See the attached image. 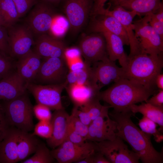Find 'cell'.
I'll return each mask as SVG.
<instances>
[{"instance_id":"34","label":"cell","mask_w":163,"mask_h":163,"mask_svg":"<svg viewBox=\"0 0 163 163\" xmlns=\"http://www.w3.org/2000/svg\"><path fill=\"white\" fill-rule=\"evenodd\" d=\"M69 123L76 132L86 139L88 133V126L82 123L78 117L72 113L69 116Z\"/></svg>"},{"instance_id":"30","label":"cell","mask_w":163,"mask_h":163,"mask_svg":"<svg viewBox=\"0 0 163 163\" xmlns=\"http://www.w3.org/2000/svg\"><path fill=\"white\" fill-rule=\"evenodd\" d=\"M34 155L31 157L22 161V163H51L54 158L45 144L40 142Z\"/></svg>"},{"instance_id":"50","label":"cell","mask_w":163,"mask_h":163,"mask_svg":"<svg viewBox=\"0 0 163 163\" xmlns=\"http://www.w3.org/2000/svg\"><path fill=\"white\" fill-rule=\"evenodd\" d=\"M45 1L51 3H57L59 2L61 0H43Z\"/></svg>"},{"instance_id":"26","label":"cell","mask_w":163,"mask_h":163,"mask_svg":"<svg viewBox=\"0 0 163 163\" xmlns=\"http://www.w3.org/2000/svg\"><path fill=\"white\" fill-rule=\"evenodd\" d=\"M129 110L133 115L139 113L154 122L160 127L158 130L163 133V106L157 107L142 102L139 105L134 104L131 106Z\"/></svg>"},{"instance_id":"27","label":"cell","mask_w":163,"mask_h":163,"mask_svg":"<svg viewBox=\"0 0 163 163\" xmlns=\"http://www.w3.org/2000/svg\"><path fill=\"white\" fill-rule=\"evenodd\" d=\"M162 3L161 0H125L119 5L135 11L137 15H145L155 13Z\"/></svg>"},{"instance_id":"24","label":"cell","mask_w":163,"mask_h":163,"mask_svg":"<svg viewBox=\"0 0 163 163\" xmlns=\"http://www.w3.org/2000/svg\"><path fill=\"white\" fill-rule=\"evenodd\" d=\"M18 159L16 128L11 127L0 142V163H15Z\"/></svg>"},{"instance_id":"32","label":"cell","mask_w":163,"mask_h":163,"mask_svg":"<svg viewBox=\"0 0 163 163\" xmlns=\"http://www.w3.org/2000/svg\"><path fill=\"white\" fill-rule=\"evenodd\" d=\"M100 101L99 97H97L78 107L88 113L93 121L98 116L102 111L103 105L101 104Z\"/></svg>"},{"instance_id":"4","label":"cell","mask_w":163,"mask_h":163,"mask_svg":"<svg viewBox=\"0 0 163 163\" xmlns=\"http://www.w3.org/2000/svg\"><path fill=\"white\" fill-rule=\"evenodd\" d=\"M6 101L3 111L10 126L27 132L34 129L33 107L25 93Z\"/></svg>"},{"instance_id":"47","label":"cell","mask_w":163,"mask_h":163,"mask_svg":"<svg viewBox=\"0 0 163 163\" xmlns=\"http://www.w3.org/2000/svg\"><path fill=\"white\" fill-rule=\"evenodd\" d=\"M155 84L159 90H163V74L161 73L158 75L156 76Z\"/></svg>"},{"instance_id":"17","label":"cell","mask_w":163,"mask_h":163,"mask_svg":"<svg viewBox=\"0 0 163 163\" xmlns=\"http://www.w3.org/2000/svg\"><path fill=\"white\" fill-rule=\"evenodd\" d=\"M90 26L92 33L108 32L118 36L124 45H129L127 34L121 24L115 17L105 14H98L92 16Z\"/></svg>"},{"instance_id":"36","label":"cell","mask_w":163,"mask_h":163,"mask_svg":"<svg viewBox=\"0 0 163 163\" xmlns=\"http://www.w3.org/2000/svg\"><path fill=\"white\" fill-rule=\"evenodd\" d=\"M12 64L6 54L0 51V80L10 72Z\"/></svg>"},{"instance_id":"53","label":"cell","mask_w":163,"mask_h":163,"mask_svg":"<svg viewBox=\"0 0 163 163\" xmlns=\"http://www.w3.org/2000/svg\"></svg>"},{"instance_id":"31","label":"cell","mask_w":163,"mask_h":163,"mask_svg":"<svg viewBox=\"0 0 163 163\" xmlns=\"http://www.w3.org/2000/svg\"><path fill=\"white\" fill-rule=\"evenodd\" d=\"M157 124L154 122L144 116L139 120L138 123L142 131L145 133L153 135L155 141L160 142L163 141V135L157 129Z\"/></svg>"},{"instance_id":"21","label":"cell","mask_w":163,"mask_h":163,"mask_svg":"<svg viewBox=\"0 0 163 163\" xmlns=\"http://www.w3.org/2000/svg\"><path fill=\"white\" fill-rule=\"evenodd\" d=\"M65 88L74 105L79 107L92 99L98 97L101 88L91 84L74 83L67 85Z\"/></svg>"},{"instance_id":"1","label":"cell","mask_w":163,"mask_h":163,"mask_svg":"<svg viewBox=\"0 0 163 163\" xmlns=\"http://www.w3.org/2000/svg\"><path fill=\"white\" fill-rule=\"evenodd\" d=\"M117 124V136L126 142L143 163H162L163 152L157 151L151 141L152 135L143 132L132 121L129 110L109 113Z\"/></svg>"},{"instance_id":"40","label":"cell","mask_w":163,"mask_h":163,"mask_svg":"<svg viewBox=\"0 0 163 163\" xmlns=\"http://www.w3.org/2000/svg\"><path fill=\"white\" fill-rule=\"evenodd\" d=\"M7 28L0 27V51L6 54L10 53L8 37Z\"/></svg>"},{"instance_id":"37","label":"cell","mask_w":163,"mask_h":163,"mask_svg":"<svg viewBox=\"0 0 163 163\" xmlns=\"http://www.w3.org/2000/svg\"><path fill=\"white\" fill-rule=\"evenodd\" d=\"M19 18L24 16L33 5L35 0H12Z\"/></svg>"},{"instance_id":"42","label":"cell","mask_w":163,"mask_h":163,"mask_svg":"<svg viewBox=\"0 0 163 163\" xmlns=\"http://www.w3.org/2000/svg\"><path fill=\"white\" fill-rule=\"evenodd\" d=\"M72 113L75 115L83 124L88 126L92 121L88 113L78 107H74Z\"/></svg>"},{"instance_id":"5","label":"cell","mask_w":163,"mask_h":163,"mask_svg":"<svg viewBox=\"0 0 163 163\" xmlns=\"http://www.w3.org/2000/svg\"><path fill=\"white\" fill-rule=\"evenodd\" d=\"M149 14L133 21V30L141 52L153 56L163 54V40L149 24Z\"/></svg>"},{"instance_id":"25","label":"cell","mask_w":163,"mask_h":163,"mask_svg":"<svg viewBox=\"0 0 163 163\" xmlns=\"http://www.w3.org/2000/svg\"><path fill=\"white\" fill-rule=\"evenodd\" d=\"M40 142L35 135L16 128L18 162L34 153Z\"/></svg>"},{"instance_id":"14","label":"cell","mask_w":163,"mask_h":163,"mask_svg":"<svg viewBox=\"0 0 163 163\" xmlns=\"http://www.w3.org/2000/svg\"><path fill=\"white\" fill-rule=\"evenodd\" d=\"M110 7L104 8L98 14H105L112 16L120 22L128 36L130 46V53L128 57L132 56L141 52L138 41L136 38L133 30V20L137 14L133 11H128L120 5L114 6L112 10Z\"/></svg>"},{"instance_id":"39","label":"cell","mask_w":163,"mask_h":163,"mask_svg":"<svg viewBox=\"0 0 163 163\" xmlns=\"http://www.w3.org/2000/svg\"><path fill=\"white\" fill-rule=\"evenodd\" d=\"M78 163H110L98 150Z\"/></svg>"},{"instance_id":"23","label":"cell","mask_w":163,"mask_h":163,"mask_svg":"<svg viewBox=\"0 0 163 163\" xmlns=\"http://www.w3.org/2000/svg\"><path fill=\"white\" fill-rule=\"evenodd\" d=\"M101 33L106 40L107 50L110 60L114 62L118 60L121 67L125 68L128 60V56L124 50V45L122 39L118 36L110 33Z\"/></svg>"},{"instance_id":"3","label":"cell","mask_w":163,"mask_h":163,"mask_svg":"<svg viewBox=\"0 0 163 163\" xmlns=\"http://www.w3.org/2000/svg\"><path fill=\"white\" fill-rule=\"evenodd\" d=\"M128 58L125 78L155 89L156 78L163 67V54L153 56L141 52Z\"/></svg>"},{"instance_id":"51","label":"cell","mask_w":163,"mask_h":163,"mask_svg":"<svg viewBox=\"0 0 163 163\" xmlns=\"http://www.w3.org/2000/svg\"><path fill=\"white\" fill-rule=\"evenodd\" d=\"M1 26H3L6 27L5 24L3 19L0 14V27Z\"/></svg>"},{"instance_id":"20","label":"cell","mask_w":163,"mask_h":163,"mask_svg":"<svg viewBox=\"0 0 163 163\" xmlns=\"http://www.w3.org/2000/svg\"><path fill=\"white\" fill-rule=\"evenodd\" d=\"M66 49L64 43L61 40L44 34L39 35L35 51L45 59L51 57L65 59Z\"/></svg>"},{"instance_id":"48","label":"cell","mask_w":163,"mask_h":163,"mask_svg":"<svg viewBox=\"0 0 163 163\" xmlns=\"http://www.w3.org/2000/svg\"><path fill=\"white\" fill-rule=\"evenodd\" d=\"M155 18L159 21L163 23V4H161L159 8L157 11L154 13Z\"/></svg>"},{"instance_id":"46","label":"cell","mask_w":163,"mask_h":163,"mask_svg":"<svg viewBox=\"0 0 163 163\" xmlns=\"http://www.w3.org/2000/svg\"><path fill=\"white\" fill-rule=\"evenodd\" d=\"M70 71H73L83 68L85 62L80 60H75L67 63Z\"/></svg>"},{"instance_id":"52","label":"cell","mask_w":163,"mask_h":163,"mask_svg":"<svg viewBox=\"0 0 163 163\" xmlns=\"http://www.w3.org/2000/svg\"></svg>"},{"instance_id":"2","label":"cell","mask_w":163,"mask_h":163,"mask_svg":"<svg viewBox=\"0 0 163 163\" xmlns=\"http://www.w3.org/2000/svg\"><path fill=\"white\" fill-rule=\"evenodd\" d=\"M156 90L146 87L126 78L114 83L107 89L100 91L98 97L109 104L114 111L129 110L131 105L145 102Z\"/></svg>"},{"instance_id":"12","label":"cell","mask_w":163,"mask_h":163,"mask_svg":"<svg viewBox=\"0 0 163 163\" xmlns=\"http://www.w3.org/2000/svg\"><path fill=\"white\" fill-rule=\"evenodd\" d=\"M92 0H66L63 10L69 22L70 31L78 32L85 24L93 7Z\"/></svg>"},{"instance_id":"45","label":"cell","mask_w":163,"mask_h":163,"mask_svg":"<svg viewBox=\"0 0 163 163\" xmlns=\"http://www.w3.org/2000/svg\"><path fill=\"white\" fill-rule=\"evenodd\" d=\"M107 0H94L93 6L90 14L92 16L97 15L104 8V4Z\"/></svg>"},{"instance_id":"7","label":"cell","mask_w":163,"mask_h":163,"mask_svg":"<svg viewBox=\"0 0 163 163\" xmlns=\"http://www.w3.org/2000/svg\"><path fill=\"white\" fill-rule=\"evenodd\" d=\"M95 142L100 151L110 163L139 162V156L129 149L123 140L118 136L113 140Z\"/></svg>"},{"instance_id":"38","label":"cell","mask_w":163,"mask_h":163,"mask_svg":"<svg viewBox=\"0 0 163 163\" xmlns=\"http://www.w3.org/2000/svg\"><path fill=\"white\" fill-rule=\"evenodd\" d=\"M66 140L79 145L85 144L87 141L86 139L76 132L69 124Z\"/></svg>"},{"instance_id":"9","label":"cell","mask_w":163,"mask_h":163,"mask_svg":"<svg viewBox=\"0 0 163 163\" xmlns=\"http://www.w3.org/2000/svg\"><path fill=\"white\" fill-rule=\"evenodd\" d=\"M68 67L64 58L45 59L42 62L35 79L40 83L47 85L64 83L68 74Z\"/></svg>"},{"instance_id":"29","label":"cell","mask_w":163,"mask_h":163,"mask_svg":"<svg viewBox=\"0 0 163 163\" xmlns=\"http://www.w3.org/2000/svg\"><path fill=\"white\" fill-rule=\"evenodd\" d=\"M0 14L7 28L13 26L19 18L12 0H0Z\"/></svg>"},{"instance_id":"11","label":"cell","mask_w":163,"mask_h":163,"mask_svg":"<svg viewBox=\"0 0 163 163\" xmlns=\"http://www.w3.org/2000/svg\"><path fill=\"white\" fill-rule=\"evenodd\" d=\"M79 50L85 60L90 64L109 59L106 40L102 33H93L82 38Z\"/></svg>"},{"instance_id":"18","label":"cell","mask_w":163,"mask_h":163,"mask_svg":"<svg viewBox=\"0 0 163 163\" xmlns=\"http://www.w3.org/2000/svg\"><path fill=\"white\" fill-rule=\"evenodd\" d=\"M69 116L64 108L55 110L51 121L53 130L51 137L47 139L48 145L54 149L65 141L69 124Z\"/></svg>"},{"instance_id":"16","label":"cell","mask_w":163,"mask_h":163,"mask_svg":"<svg viewBox=\"0 0 163 163\" xmlns=\"http://www.w3.org/2000/svg\"><path fill=\"white\" fill-rule=\"evenodd\" d=\"M52 8L45 3H40L32 11L27 19V27L37 34H46L52 27L54 19Z\"/></svg>"},{"instance_id":"19","label":"cell","mask_w":163,"mask_h":163,"mask_svg":"<svg viewBox=\"0 0 163 163\" xmlns=\"http://www.w3.org/2000/svg\"><path fill=\"white\" fill-rule=\"evenodd\" d=\"M27 84L17 72H11L0 80V100L9 101L24 94Z\"/></svg>"},{"instance_id":"43","label":"cell","mask_w":163,"mask_h":163,"mask_svg":"<svg viewBox=\"0 0 163 163\" xmlns=\"http://www.w3.org/2000/svg\"><path fill=\"white\" fill-rule=\"evenodd\" d=\"M10 128L3 111L0 109V142L6 136Z\"/></svg>"},{"instance_id":"15","label":"cell","mask_w":163,"mask_h":163,"mask_svg":"<svg viewBox=\"0 0 163 163\" xmlns=\"http://www.w3.org/2000/svg\"><path fill=\"white\" fill-rule=\"evenodd\" d=\"M8 28L10 53L13 56L20 57L30 52L34 41L32 32L28 27L13 26Z\"/></svg>"},{"instance_id":"41","label":"cell","mask_w":163,"mask_h":163,"mask_svg":"<svg viewBox=\"0 0 163 163\" xmlns=\"http://www.w3.org/2000/svg\"><path fill=\"white\" fill-rule=\"evenodd\" d=\"M149 14V24L163 40V23L158 20L155 17L153 13Z\"/></svg>"},{"instance_id":"10","label":"cell","mask_w":163,"mask_h":163,"mask_svg":"<svg viewBox=\"0 0 163 163\" xmlns=\"http://www.w3.org/2000/svg\"><path fill=\"white\" fill-rule=\"evenodd\" d=\"M66 84L46 85L27 83V88L32 93L37 104L49 107L50 109L58 110L63 108L61 95Z\"/></svg>"},{"instance_id":"35","label":"cell","mask_w":163,"mask_h":163,"mask_svg":"<svg viewBox=\"0 0 163 163\" xmlns=\"http://www.w3.org/2000/svg\"><path fill=\"white\" fill-rule=\"evenodd\" d=\"M33 113L39 121H50L52 117L50 109L44 105L37 104L33 107Z\"/></svg>"},{"instance_id":"28","label":"cell","mask_w":163,"mask_h":163,"mask_svg":"<svg viewBox=\"0 0 163 163\" xmlns=\"http://www.w3.org/2000/svg\"><path fill=\"white\" fill-rule=\"evenodd\" d=\"M85 62V66L83 68L70 71L68 73L65 81L67 85L76 83L93 85L91 83L92 67L91 64Z\"/></svg>"},{"instance_id":"44","label":"cell","mask_w":163,"mask_h":163,"mask_svg":"<svg viewBox=\"0 0 163 163\" xmlns=\"http://www.w3.org/2000/svg\"><path fill=\"white\" fill-rule=\"evenodd\" d=\"M145 102L156 107L163 106V90H159L157 94L149 98Z\"/></svg>"},{"instance_id":"22","label":"cell","mask_w":163,"mask_h":163,"mask_svg":"<svg viewBox=\"0 0 163 163\" xmlns=\"http://www.w3.org/2000/svg\"><path fill=\"white\" fill-rule=\"evenodd\" d=\"M41 58L32 50L19 57L17 72L27 83L35 79L42 62Z\"/></svg>"},{"instance_id":"13","label":"cell","mask_w":163,"mask_h":163,"mask_svg":"<svg viewBox=\"0 0 163 163\" xmlns=\"http://www.w3.org/2000/svg\"><path fill=\"white\" fill-rule=\"evenodd\" d=\"M92 67V82L101 88L111 83L125 78L124 68L119 67L109 59L94 63Z\"/></svg>"},{"instance_id":"6","label":"cell","mask_w":163,"mask_h":163,"mask_svg":"<svg viewBox=\"0 0 163 163\" xmlns=\"http://www.w3.org/2000/svg\"><path fill=\"white\" fill-rule=\"evenodd\" d=\"M98 150L95 142L87 140L84 144L79 145L66 140L50 152L58 163H78Z\"/></svg>"},{"instance_id":"33","label":"cell","mask_w":163,"mask_h":163,"mask_svg":"<svg viewBox=\"0 0 163 163\" xmlns=\"http://www.w3.org/2000/svg\"><path fill=\"white\" fill-rule=\"evenodd\" d=\"M34 132L32 134L37 135L47 139L50 138L52 134V124L50 121H39L34 126Z\"/></svg>"},{"instance_id":"49","label":"cell","mask_w":163,"mask_h":163,"mask_svg":"<svg viewBox=\"0 0 163 163\" xmlns=\"http://www.w3.org/2000/svg\"><path fill=\"white\" fill-rule=\"evenodd\" d=\"M125 0H111L112 4L113 7L117 5H119L122 2Z\"/></svg>"},{"instance_id":"8","label":"cell","mask_w":163,"mask_h":163,"mask_svg":"<svg viewBox=\"0 0 163 163\" xmlns=\"http://www.w3.org/2000/svg\"><path fill=\"white\" fill-rule=\"evenodd\" d=\"M111 107L110 106L103 105L100 115L89 126L87 140L99 142L115 139L117 124L109 115V109Z\"/></svg>"}]
</instances>
